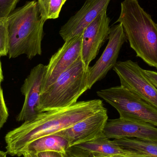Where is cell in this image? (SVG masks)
<instances>
[{
    "mask_svg": "<svg viewBox=\"0 0 157 157\" xmlns=\"http://www.w3.org/2000/svg\"><path fill=\"white\" fill-rule=\"evenodd\" d=\"M6 152H3V151L0 150V157H7L6 156Z\"/></svg>",
    "mask_w": 157,
    "mask_h": 157,
    "instance_id": "25",
    "label": "cell"
},
{
    "mask_svg": "<svg viewBox=\"0 0 157 157\" xmlns=\"http://www.w3.org/2000/svg\"><path fill=\"white\" fill-rule=\"evenodd\" d=\"M103 133L107 138L114 140L124 138L157 140V127L147 123L121 118L108 120Z\"/></svg>",
    "mask_w": 157,
    "mask_h": 157,
    "instance_id": "12",
    "label": "cell"
},
{
    "mask_svg": "<svg viewBox=\"0 0 157 157\" xmlns=\"http://www.w3.org/2000/svg\"><path fill=\"white\" fill-rule=\"evenodd\" d=\"M67 0H38L40 16L44 22L59 17L63 6Z\"/></svg>",
    "mask_w": 157,
    "mask_h": 157,
    "instance_id": "17",
    "label": "cell"
},
{
    "mask_svg": "<svg viewBox=\"0 0 157 157\" xmlns=\"http://www.w3.org/2000/svg\"><path fill=\"white\" fill-rule=\"evenodd\" d=\"M97 95L117 110L120 118L157 127V109L122 86L101 90Z\"/></svg>",
    "mask_w": 157,
    "mask_h": 157,
    "instance_id": "5",
    "label": "cell"
},
{
    "mask_svg": "<svg viewBox=\"0 0 157 157\" xmlns=\"http://www.w3.org/2000/svg\"><path fill=\"white\" fill-rule=\"evenodd\" d=\"M70 147L68 141L64 137L54 134L34 140L26 146L22 152L36 154L40 152L55 151L66 154Z\"/></svg>",
    "mask_w": 157,
    "mask_h": 157,
    "instance_id": "15",
    "label": "cell"
},
{
    "mask_svg": "<svg viewBox=\"0 0 157 157\" xmlns=\"http://www.w3.org/2000/svg\"></svg>",
    "mask_w": 157,
    "mask_h": 157,
    "instance_id": "27",
    "label": "cell"
},
{
    "mask_svg": "<svg viewBox=\"0 0 157 157\" xmlns=\"http://www.w3.org/2000/svg\"><path fill=\"white\" fill-rule=\"evenodd\" d=\"M111 0H86L81 8L61 28L59 35L64 41L83 33L100 14L107 11Z\"/></svg>",
    "mask_w": 157,
    "mask_h": 157,
    "instance_id": "13",
    "label": "cell"
},
{
    "mask_svg": "<svg viewBox=\"0 0 157 157\" xmlns=\"http://www.w3.org/2000/svg\"><path fill=\"white\" fill-rule=\"evenodd\" d=\"M110 19L104 11L85 29L82 33L81 58L86 67L98 54L100 49L109 39Z\"/></svg>",
    "mask_w": 157,
    "mask_h": 157,
    "instance_id": "10",
    "label": "cell"
},
{
    "mask_svg": "<svg viewBox=\"0 0 157 157\" xmlns=\"http://www.w3.org/2000/svg\"><path fill=\"white\" fill-rule=\"evenodd\" d=\"M20 0H0V20H5L14 10Z\"/></svg>",
    "mask_w": 157,
    "mask_h": 157,
    "instance_id": "19",
    "label": "cell"
},
{
    "mask_svg": "<svg viewBox=\"0 0 157 157\" xmlns=\"http://www.w3.org/2000/svg\"><path fill=\"white\" fill-rule=\"evenodd\" d=\"M108 119V111L105 108L55 134L66 139L71 147L104 135L103 131Z\"/></svg>",
    "mask_w": 157,
    "mask_h": 157,
    "instance_id": "9",
    "label": "cell"
},
{
    "mask_svg": "<svg viewBox=\"0 0 157 157\" xmlns=\"http://www.w3.org/2000/svg\"><path fill=\"white\" fill-rule=\"evenodd\" d=\"M117 22L121 24L131 48L147 64L157 68V24L137 0H124Z\"/></svg>",
    "mask_w": 157,
    "mask_h": 157,
    "instance_id": "3",
    "label": "cell"
},
{
    "mask_svg": "<svg viewBox=\"0 0 157 157\" xmlns=\"http://www.w3.org/2000/svg\"><path fill=\"white\" fill-rule=\"evenodd\" d=\"M2 57L0 55V86L2 81L3 80V75L2 71V64H1V58Z\"/></svg>",
    "mask_w": 157,
    "mask_h": 157,
    "instance_id": "23",
    "label": "cell"
},
{
    "mask_svg": "<svg viewBox=\"0 0 157 157\" xmlns=\"http://www.w3.org/2000/svg\"><path fill=\"white\" fill-rule=\"evenodd\" d=\"M46 65L38 64L31 70L21 88L25 100L22 109L17 117V121H25L36 117L39 113L41 87L46 73Z\"/></svg>",
    "mask_w": 157,
    "mask_h": 157,
    "instance_id": "11",
    "label": "cell"
},
{
    "mask_svg": "<svg viewBox=\"0 0 157 157\" xmlns=\"http://www.w3.org/2000/svg\"><path fill=\"white\" fill-rule=\"evenodd\" d=\"M89 68L79 58L40 93L39 113L70 107L88 90Z\"/></svg>",
    "mask_w": 157,
    "mask_h": 157,
    "instance_id": "4",
    "label": "cell"
},
{
    "mask_svg": "<svg viewBox=\"0 0 157 157\" xmlns=\"http://www.w3.org/2000/svg\"><path fill=\"white\" fill-rule=\"evenodd\" d=\"M104 108L102 101L94 99L40 113L6 135V153L21 156L24 148L34 140L69 128Z\"/></svg>",
    "mask_w": 157,
    "mask_h": 157,
    "instance_id": "1",
    "label": "cell"
},
{
    "mask_svg": "<svg viewBox=\"0 0 157 157\" xmlns=\"http://www.w3.org/2000/svg\"><path fill=\"white\" fill-rule=\"evenodd\" d=\"M9 59L25 55L29 59L42 54L43 26L37 2H28L6 19Z\"/></svg>",
    "mask_w": 157,
    "mask_h": 157,
    "instance_id": "2",
    "label": "cell"
},
{
    "mask_svg": "<svg viewBox=\"0 0 157 157\" xmlns=\"http://www.w3.org/2000/svg\"><path fill=\"white\" fill-rule=\"evenodd\" d=\"M64 157H79L75 156L72 155H69V154H66L64 155Z\"/></svg>",
    "mask_w": 157,
    "mask_h": 157,
    "instance_id": "26",
    "label": "cell"
},
{
    "mask_svg": "<svg viewBox=\"0 0 157 157\" xmlns=\"http://www.w3.org/2000/svg\"><path fill=\"white\" fill-rule=\"evenodd\" d=\"M127 41L121 24L110 28L109 41L101 56L95 64L89 68L87 86L90 89L93 85L105 78L109 71L113 69L123 44Z\"/></svg>",
    "mask_w": 157,
    "mask_h": 157,
    "instance_id": "7",
    "label": "cell"
},
{
    "mask_svg": "<svg viewBox=\"0 0 157 157\" xmlns=\"http://www.w3.org/2000/svg\"><path fill=\"white\" fill-rule=\"evenodd\" d=\"M124 149L151 157H157V140H144L134 138L113 140Z\"/></svg>",
    "mask_w": 157,
    "mask_h": 157,
    "instance_id": "16",
    "label": "cell"
},
{
    "mask_svg": "<svg viewBox=\"0 0 157 157\" xmlns=\"http://www.w3.org/2000/svg\"><path fill=\"white\" fill-rule=\"evenodd\" d=\"M82 34L70 39L50 59L41 91L54 83L58 77L81 57Z\"/></svg>",
    "mask_w": 157,
    "mask_h": 157,
    "instance_id": "8",
    "label": "cell"
},
{
    "mask_svg": "<svg viewBox=\"0 0 157 157\" xmlns=\"http://www.w3.org/2000/svg\"><path fill=\"white\" fill-rule=\"evenodd\" d=\"M23 156L24 157H36V154H32L29 152H25L23 154Z\"/></svg>",
    "mask_w": 157,
    "mask_h": 157,
    "instance_id": "24",
    "label": "cell"
},
{
    "mask_svg": "<svg viewBox=\"0 0 157 157\" xmlns=\"http://www.w3.org/2000/svg\"><path fill=\"white\" fill-rule=\"evenodd\" d=\"M121 86L157 109V89L137 62L131 60L117 62L113 68Z\"/></svg>",
    "mask_w": 157,
    "mask_h": 157,
    "instance_id": "6",
    "label": "cell"
},
{
    "mask_svg": "<svg viewBox=\"0 0 157 157\" xmlns=\"http://www.w3.org/2000/svg\"><path fill=\"white\" fill-rule=\"evenodd\" d=\"M133 151L124 149L105 135L71 147L66 154L79 157H113L128 155Z\"/></svg>",
    "mask_w": 157,
    "mask_h": 157,
    "instance_id": "14",
    "label": "cell"
},
{
    "mask_svg": "<svg viewBox=\"0 0 157 157\" xmlns=\"http://www.w3.org/2000/svg\"><path fill=\"white\" fill-rule=\"evenodd\" d=\"M145 73L157 89V72L145 70Z\"/></svg>",
    "mask_w": 157,
    "mask_h": 157,
    "instance_id": "21",
    "label": "cell"
},
{
    "mask_svg": "<svg viewBox=\"0 0 157 157\" xmlns=\"http://www.w3.org/2000/svg\"><path fill=\"white\" fill-rule=\"evenodd\" d=\"M8 39L7 25L6 19L0 20V55H8Z\"/></svg>",
    "mask_w": 157,
    "mask_h": 157,
    "instance_id": "18",
    "label": "cell"
},
{
    "mask_svg": "<svg viewBox=\"0 0 157 157\" xmlns=\"http://www.w3.org/2000/svg\"><path fill=\"white\" fill-rule=\"evenodd\" d=\"M113 157H151L145 155H143V154H139V153H136L134 152L132 153L131 155H118L114 156Z\"/></svg>",
    "mask_w": 157,
    "mask_h": 157,
    "instance_id": "22",
    "label": "cell"
},
{
    "mask_svg": "<svg viewBox=\"0 0 157 157\" xmlns=\"http://www.w3.org/2000/svg\"><path fill=\"white\" fill-rule=\"evenodd\" d=\"M36 157H64V154L55 151H46L36 154Z\"/></svg>",
    "mask_w": 157,
    "mask_h": 157,
    "instance_id": "20",
    "label": "cell"
}]
</instances>
